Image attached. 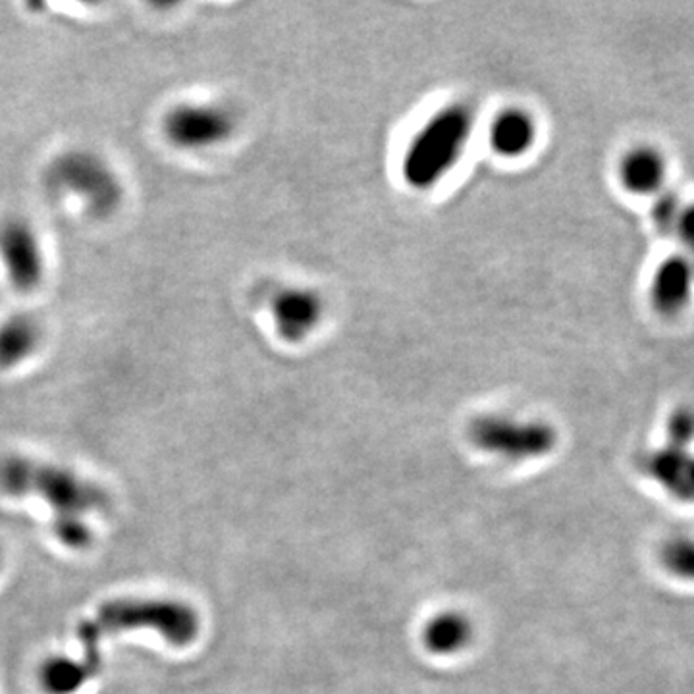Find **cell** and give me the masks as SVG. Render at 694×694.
I'll list each match as a JSON object with an SVG mask.
<instances>
[{
	"label": "cell",
	"instance_id": "6da1fadb",
	"mask_svg": "<svg viewBox=\"0 0 694 694\" xmlns=\"http://www.w3.org/2000/svg\"><path fill=\"white\" fill-rule=\"evenodd\" d=\"M200 625V613L184 600L119 599L99 608L93 620L83 621L78 636L85 649V657L101 664L99 643L103 635L149 629L174 646H185L197 639Z\"/></svg>",
	"mask_w": 694,
	"mask_h": 694
},
{
	"label": "cell",
	"instance_id": "7a4b0ae2",
	"mask_svg": "<svg viewBox=\"0 0 694 694\" xmlns=\"http://www.w3.org/2000/svg\"><path fill=\"white\" fill-rule=\"evenodd\" d=\"M0 490L18 498H43L54 518H83L91 511L104 510L111 502L104 488L74 469L16 453L0 458Z\"/></svg>",
	"mask_w": 694,
	"mask_h": 694
},
{
	"label": "cell",
	"instance_id": "3957f363",
	"mask_svg": "<svg viewBox=\"0 0 694 694\" xmlns=\"http://www.w3.org/2000/svg\"><path fill=\"white\" fill-rule=\"evenodd\" d=\"M473 132V114L463 104H451L435 114L415 135L404 156V177L415 190H430L450 174L466 153Z\"/></svg>",
	"mask_w": 694,
	"mask_h": 694
},
{
	"label": "cell",
	"instance_id": "277c9868",
	"mask_svg": "<svg viewBox=\"0 0 694 694\" xmlns=\"http://www.w3.org/2000/svg\"><path fill=\"white\" fill-rule=\"evenodd\" d=\"M47 185L80 201L91 215L111 216L124 200V185L112 164L89 149L62 151L47 166Z\"/></svg>",
	"mask_w": 694,
	"mask_h": 694
},
{
	"label": "cell",
	"instance_id": "5b68a950",
	"mask_svg": "<svg viewBox=\"0 0 694 694\" xmlns=\"http://www.w3.org/2000/svg\"><path fill=\"white\" fill-rule=\"evenodd\" d=\"M469 438L479 450L521 461L542 458L554 450L558 432L547 422H521L500 415H484L471 422Z\"/></svg>",
	"mask_w": 694,
	"mask_h": 694
},
{
	"label": "cell",
	"instance_id": "8992f818",
	"mask_svg": "<svg viewBox=\"0 0 694 694\" xmlns=\"http://www.w3.org/2000/svg\"><path fill=\"white\" fill-rule=\"evenodd\" d=\"M164 137L184 151L215 147L236 130L234 114L221 104L180 103L164 112Z\"/></svg>",
	"mask_w": 694,
	"mask_h": 694
},
{
	"label": "cell",
	"instance_id": "52a82bcc",
	"mask_svg": "<svg viewBox=\"0 0 694 694\" xmlns=\"http://www.w3.org/2000/svg\"><path fill=\"white\" fill-rule=\"evenodd\" d=\"M0 263L18 292L30 294L43 282L44 259L38 232L22 216L0 222Z\"/></svg>",
	"mask_w": 694,
	"mask_h": 694
},
{
	"label": "cell",
	"instance_id": "ba28073f",
	"mask_svg": "<svg viewBox=\"0 0 694 694\" xmlns=\"http://www.w3.org/2000/svg\"><path fill=\"white\" fill-rule=\"evenodd\" d=\"M641 466L644 474L662 487L673 500L694 503L693 443L665 440L660 448L644 456Z\"/></svg>",
	"mask_w": 694,
	"mask_h": 694
},
{
	"label": "cell",
	"instance_id": "9c48e42d",
	"mask_svg": "<svg viewBox=\"0 0 694 694\" xmlns=\"http://www.w3.org/2000/svg\"><path fill=\"white\" fill-rule=\"evenodd\" d=\"M694 289V266L688 255H670L652 276L651 302L664 317H677L685 310Z\"/></svg>",
	"mask_w": 694,
	"mask_h": 694
},
{
	"label": "cell",
	"instance_id": "30bf717a",
	"mask_svg": "<svg viewBox=\"0 0 694 694\" xmlns=\"http://www.w3.org/2000/svg\"><path fill=\"white\" fill-rule=\"evenodd\" d=\"M271 310L282 338L286 341H302L315 333L320 323L323 302L309 289H282L274 296Z\"/></svg>",
	"mask_w": 694,
	"mask_h": 694
},
{
	"label": "cell",
	"instance_id": "8fae6325",
	"mask_svg": "<svg viewBox=\"0 0 694 694\" xmlns=\"http://www.w3.org/2000/svg\"><path fill=\"white\" fill-rule=\"evenodd\" d=\"M620 180L629 193L639 197L660 195L667 180V161L656 147L639 145L621 159Z\"/></svg>",
	"mask_w": 694,
	"mask_h": 694
},
{
	"label": "cell",
	"instance_id": "7c38bea8",
	"mask_svg": "<svg viewBox=\"0 0 694 694\" xmlns=\"http://www.w3.org/2000/svg\"><path fill=\"white\" fill-rule=\"evenodd\" d=\"M43 341V328L33 315L16 313L0 323V369L28 361Z\"/></svg>",
	"mask_w": 694,
	"mask_h": 694
},
{
	"label": "cell",
	"instance_id": "4fadbf2b",
	"mask_svg": "<svg viewBox=\"0 0 694 694\" xmlns=\"http://www.w3.org/2000/svg\"><path fill=\"white\" fill-rule=\"evenodd\" d=\"M537 141V124L527 112L506 111L492 122L490 145L506 159H519L531 151Z\"/></svg>",
	"mask_w": 694,
	"mask_h": 694
},
{
	"label": "cell",
	"instance_id": "5bb4252c",
	"mask_svg": "<svg viewBox=\"0 0 694 694\" xmlns=\"http://www.w3.org/2000/svg\"><path fill=\"white\" fill-rule=\"evenodd\" d=\"M471 639H473V625L463 613L458 612L438 613L422 631V643L427 646V651L438 656H451V654L466 651Z\"/></svg>",
	"mask_w": 694,
	"mask_h": 694
},
{
	"label": "cell",
	"instance_id": "9a60e30c",
	"mask_svg": "<svg viewBox=\"0 0 694 694\" xmlns=\"http://www.w3.org/2000/svg\"><path fill=\"white\" fill-rule=\"evenodd\" d=\"M101 665L89 662L88 657L74 660V657L57 656L47 660L41 665L39 681L44 693L49 694H74L95 677Z\"/></svg>",
	"mask_w": 694,
	"mask_h": 694
},
{
	"label": "cell",
	"instance_id": "2e32d148",
	"mask_svg": "<svg viewBox=\"0 0 694 694\" xmlns=\"http://www.w3.org/2000/svg\"><path fill=\"white\" fill-rule=\"evenodd\" d=\"M662 565L670 575L685 583H694V539L675 537L662 548Z\"/></svg>",
	"mask_w": 694,
	"mask_h": 694
},
{
	"label": "cell",
	"instance_id": "e0dca14e",
	"mask_svg": "<svg viewBox=\"0 0 694 694\" xmlns=\"http://www.w3.org/2000/svg\"><path fill=\"white\" fill-rule=\"evenodd\" d=\"M52 531L64 547L75 548V550L89 547L93 539V532L83 518H54Z\"/></svg>",
	"mask_w": 694,
	"mask_h": 694
},
{
	"label": "cell",
	"instance_id": "ac0fdd59",
	"mask_svg": "<svg viewBox=\"0 0 694 694\" xmlns=\"http://www.w3.org/2000/svg\"><path fill=\"white\" fill-rule=\"evenodd\" d=\"M681 208H683V203L677 195L667 192L657 195V201L652 208V221L662 234H672L675 222L680 218Z\"/></svg>",
	"mask_w": 694,
	"mask_h": 694
},
{
	"label": "cell",
	"instance_id": "d6986e66",
	"mask_svg": "<svg viewBox=\"0 0 694 694\" xmlns=\"http://www.w3.org/2000/svg\"><path fill=\"white\" fill-rule=\"evenodd\" d=\"M673 442L694 443V407H680L667 421V438Z\"/></svg>",
	"mask_w": 694,
	"mask_h": 694
},
{
	"label": "cell",
	"instance_id": "ffe728a7",
	"mask_svg": "<svg viewBox=\"0 0 694 694\" xmlns=\"http://www.w3.org/2000/svg\"><path fill=\"white\" fill-rule=\"evenodd\" d=\"M672 234L677 236L681 245L691 253V257H694V203L683 205Z\"/></svg>",
	"mask_w": 694,
	"mask_h": 694
},
{
	"label": "cell",
	"instance_id": "44dd1931",
	"mask_svg": "<svg viewBox=\"0 0 694 694\" xmlns=\"http://www.w3.org/2000/svg\"><path fill=\"white\" fill-rule=\"evenodd\" d=\"M691 261H693V266H694V257H691Z\"/></svg>",
	"mask_w": 694,
	"mask_h": 694
},
{
	"label": "cell",
	"instance_id": "7402d4cb",
	"mask_svg": "<svg viewBox=\"0 0 694 694\" xmlns=\"http://www.w3.org/2000/svg\"><path fill=\"white\" fill-rule=\"evenodd\" d=\"M0 563H2V555H0Z\"/></svg>",
	"mask_w": 694,
	"mask_h": 694
}]
</instances>
